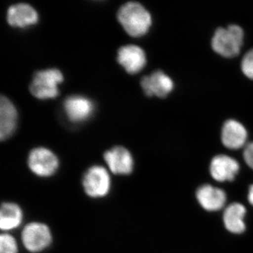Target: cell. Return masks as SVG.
Segmentation results:
<instances>
[{"label":"cell","instance_id":"1","mask_svg":"<svg viewBox=\"0 0 253 253\" xmlns=\"http://www.w3.org/2000/svg\"><path fill=\"white\" fill-rule=\"evenodd\" d=\"M118 20L126 33L134 38L144 36L152 24L149 11L143 5L135 1H129L120 8Z\"/></svg>","mask_w":253,"mask_h":253},{"label":"cell","instance_id":"2","mask_svg":"<svg viewBox=\"0 0 253 253\" xmlns=\"http://www.w3.org/2000/svg\"><path fill=\"white\" fill-rule=\"evenodd\" d=\"M244 33L237 25L219 28L212 37L211 45L217 54L223 57L238 56L244 43Z\"/></svg>","mask_w":253,"mask_h":253},{"label":"cell","instance_id":"3","mask_svg":"<svg viewBox=\"0 0 253 253\" xmlns=\"http://www.w3.org/2000/svg\"><path fill=\"white\" fill-rule=\"evenodd\" d=\"M111 174L107 168L99 165L88 168L82 178V186L86 196L94 199L106 197L112 189Z\"/></svg>","mask_w":253,"mask_h":253},{"label":"cell","instance_id":"4","mask_svg":"<svg viewBox=\"0 0 253 253\" xmlns=\"http://www.w3.org/2000/svg\"><path fill=\"white\" fill-rule=\"evenodd\" d=\"M21 240L28 252L41 253L49 249L52 244V232L45 223L32 221L23 226Z\"/></svg>","mask_w":253,"mask_h":253},{"label":"cell","instance_id":"5","mask_svg":"<svg viewBox=\"0 0 253 253\" xmlns=\"http://www.w3.org/2000/svg\"><path fill=\"white\" fill-rule=\"evenodd\" d=\"M63 81L62 73L56 68L38 71L33 76L30 91L38 99H53L59 95L58 85Z\"/></svg>","mask_w":253,"mask_h":253},{"label":"cell","instance_id":"6","mask_svg":"<svg viewBox=\"0 0 253 253\" xmlns=\"http://www.w3.org/2000/svg\"><path fill=\"white\" fill-rule=\"evenodd\" d=\"M59 165L56 154L46 148H35L28 155V168L34 175L40 178L54 176L59 169Z\"/></svg>","mask_w":253,"mask_h":253},{"label":"cell","instance_id":"7","mask_svg":"<svg viewBox=\"0 0 253 253\" xmlns=\"http://www.w3.org/2000/svg\"><path fill=\"white\" fill-rule=\"evenodd\" d=\"M108 169L115 175L126 176L132 173L134 161L131 153L123 146H115L104 154Z\"/></svg>","mask_w":253,"mask_h":253},{"label":"cell","instance_id":"8","mask_svg":"<svg viewBox=\"0 0 253 253\" xmlns=\"http://www.w3.org/2000/svg\"><path fill=\"white\" fill-rule=\"evenodd\" d=\"M141 86L146 96L165 98L172 92L174 83L163 71H156L141 78Z\"/></svg>","mask_w":253,"mask_h":253},{"label":"cell","instance_id":"9","mask_svg":"<svg viewBox=\"0 0 253 253\" xmlns=\"http://www.w3.org/2000/svg\"><path fill=\"white\" fill-rule=\"evenodd\" d=\"M117 59L119 64L131 75L140 72L146 64V56L144 50L133 44L120 48Z\"/></svg>","mask_w":253,"mask_h":253},{"label":"cell","instance_id":"10","mask_svg":"<svg viewBox=\"0 0 253 253\" xmlns=\"http://www.w3.org/2000/svg\"><path fill=\"white\" fill-rule=\"evenodd\" d=\"M63 108L70 121L79 123L89 118L93 112L94 106L87 98L75 95L65 100Z\"/></svg>","mask_w":253,"mask_h":253},{"label":"cell","instance_id":"11","mask_svg":"<svg viewBox=\"0 0 253 253\" xmlns=\"http://www.w3.org/2000/svg\"><path fill=\"white\" fill-rule=\"evenodd\" d=\"M221 141L229 149H239L246 144L248 132L246 127L235 120H229L221 129Z\"/></svg>","mask_w":253,"mask_h":253},{"label":"cell","instance_id":"12","mask_svg":"<svg viewBox=\"0 0 253 253\" xmlns=\"http://www.w3.org/2000/svg\"><path fill=\"white\" fill-rule=\"evenodd\" d=\"M239 170V163L226 155L215 156L211 161V175L218 181L234 180Z\"/></svg>","mask_w":253,"mask_h":253},{"label":"cell","instance_id":"13","mask_svg":"<svg viewBox=\"0 0 253 253\" xmlns=\"http://www.w3.org/2000/svg\"><path fill=\"white\" fill-rule=\"evenodd\" d=\"M7 21L12 27L24 28L36 24L38 14L31 5L23 3L12 5L8 9Z\"/></svg>","mask_w":253,"mask_h":253},{"label":"cell","instance_id":"14","mask_svg":"<svg viewBox=\"0 0 253 253\" xmlns=\"http://www.w3.org/2000/svg\"><path fill=\"white\" fill-rule=\"evenodd\" d=\"M17 111L6 96L0 99V139L4 141L12 135L16 126Z\"/></svg>","mask_w":253,"mask_h":253},{"label":"cell","instance_id":"15","mask_svg":"<svg viewBox=\"0 0 253 253\" xmlns=\"http://www.w3.org/2000/svg\"><path fill=\"white\" fill-rule=\"evenodd\" d=\"M24 213L19 205L13 202H4L0 209V229L2 232L9 233L22 224Z\"/></svg>","mask_w":253,"mask_h":253},{"label":"cell","instance_id":"16","mask_svg":"<svg viewBox=\"0 0 253 253\" xmlns=\"http://www.w3.org/2000/svg\"><path fill=\"white\" fill-rule=\"evenodd\" d=\"M196 197L201 206L208 211H219L226 202L224 191L208 184L198 189Z\"/></svg>","mask_w":253,"mask_h":253},{"label":"cell","instance_id":"17","mask_svg":"<svg viewBox=\"0 0 253 253\" xmlns=\"http://www.w3.org/2000/svg\"><path fill=\"white\" fill-rule=\"evenodd\" d=\"M246 208L243 205L234 203L226 208L224 222L226 229L234 234H241L246 229L244 221Z\"/></svg>","mask_w":253,"mask_h":253},{"label":"cell","instance_id":"18","mask_svg":"<svg viewBox=\"0 0 253 253\" xmlns=\"http://www.w3.org/2000/svg\"><path fill=\"white\" fill-rule=\"evenodd\" d=\"M18 253L19 248L16 238L10 233H1L0 236V253Z\"/></svg>","mask_w":253,"mask_h":253},{"label":"cell","instance_id":"19","mask_svg":"<svg viewBox=\"0 0 253 253\" xmlns=\"http://www.w3.org/2000/svg\"><path fill=\"white\" fill-rule=\"evenodd\" d=\"M241 70L246 77L253 80V49L244 55L241 61Z\"/></svg>","mask_w":253,"mask_h":253},{"label":"cell","instance_id":"20","mask_svg":"<svg viewBox=\"0 0 253 253\" xmlns=\"http://www.w3.org/2000/svg\"><path fill=\"white\" fill-rule=\"evenodd\" d=\"M244 160L248 166L253 169V142L246 145L244 153Z\"/></svg>","mask_w":253,"mask_h":253},{"label":"cell","instance_id":"21","mask_svg":"<svg viewBox=\"0 0 253 253\" xmlns=\"http://www.w3.org/2000/svg\"><path fill=\"white\" fill-rule=\"evenodd\" d=\"M249 200L250 203L253 206V185L251 186L249 190Z\"/></svg>","mask_w":253,"mask_h":253}]
</instances>
